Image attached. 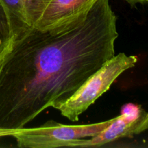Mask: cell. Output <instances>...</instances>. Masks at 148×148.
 Masks as SVG:
<instances>
[{
  "label": "cell",
  "instance_id": "1",
  "mask_svg": "<svg viewBox=\"0 0 148 148\" xmlns=\"http://www.w3.org/2000/svg\"><path fill=\"white\" fill-rule=\"evenodd\" d=\"M117 17L98 0L86 18L61 31L34 28L0 58V128L20 130L56 108L115 56Z\"/></svg>",
  "mask_w": 148,
  "mask_h": 148
},
{
  "label": "cell",
  "instance_id": "2",
  "mask_svg": "<svg viewBox=\"0 0 148 148\" xmlns=\"http://www.w3.org/2000/svg\"><path fill=\"white\" fill-rule=\"evenodd\" d=\"M137 60V56H128L124 53L113 56L56 109L69 121H77L79 116L109 90L119 76L135 66Z\"/></svg>",
  "mask_w": 148,
  "mask_h": 148
},
{
  "label": "cell",
  "instance_id": "3",
  "mask_svg": "<svg viewBox=\"0 0 148 148\" xmlns=\"http://www.w3.org/2000/svg\"><path fill=\"white\" fill-rule=\"evenodd\" d=\"M114 119L90 124L66 125L54 121H48L36 128L20 129L11 137L17 145L23 148H56L70 147L75 140L94 137L103 131Z\"/></svg>",
  "mask_w": 148,
  "mask_h": 148
},
{
  "label": "cell",
  "instance_id": "4",
  "mask_svg": "<svg viewBox=\"0 0 148 148\" xmlns=\"http://www.w3.org/2000/svg\"><path fill=\"white\" fill-rule=\"evenodd\" d=\"M148 130V112L141 105L128 103L121 106L120 115L99 134L90 140H75L70 147H99L119 139L132 137Z\"/></svg>",
  "mask_w": 148,
  "mask_h": 148
},
{
  "label": "cell",
  "instance_id": "5",
  "mask_svg": "<svg viewBox=\"0 0 148 148\" xmlns=\"http://www.w3.org/2000/svg\"><path fill=\"white\" fill-rule=\"evenodd\" d=\"M98 0H51L34 28L43 31H61L87 17Z\"/></svg>",
  "mask_w": 148,
  "mask_h": 148
},
{
  "label": "cell",
  "instance_id": "6",
  "mask_svg": "<svg viewBox=\"0 0 148 148\" xmlns=\"http://www.w3.org/2000/svg\"><path fill=\"white\" fill-rule=\"evenodd\" d=\"M5 8L12 31V42L22 38L41 17L51 0H0Z\"/></svg>",
  "mask_w": 148,
  "mask_h": 148
},
{
  "label": "cell",
  "instance_id": "7",
  "mask_svg": "<svg viewBox=\"0 0 148 148\" xmlns=\"http://www.w3.org/2000/svg\"><path fill=\"white\" fill-rule=\"evenodd\" d=\"M12 31L5 8L0 1V58L8 51L12 43Z\"/></svg>",
  "mask_w": 148,
  "mask_h": 148
},
{
  "label": "cell",
  "instance_id": "8",
  "mask_svg": "<svg viewBox=\"0 0 148 148\" xmlns=\"http://www.w3.org/2000/svg\"><path fill=\"white\" fill-rule=\"evenodd\" d=\"M17 130H7V129L0 128V137H11L14 132Z\"/></svg>",
  "mask_w": 148,
  "mask_h": 148
},
{
  "label": "cell",
  "instance_id": "9",
  "mask_svg": "<svg viewBox=\"0 0 148 148\" xmlns=\"http://www.w3.org/2000/svg\"><path fill=\"white\" fill-rule=\"evenodd\" d=\"M128 4H130L131 7H134L137 4H145L148 3V0H124Z\"/></svg>",
  "mask_w": 148,
  "mask_h": 148
}]
</instances>
